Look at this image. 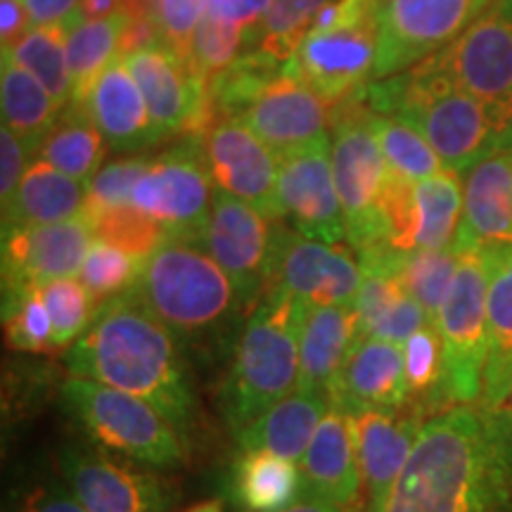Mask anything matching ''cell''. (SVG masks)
Returning a JSON list of instances; mask_svg holds the SVG:
<instances>
[{"label": "cell", "mask_w": 512, "mask_h": 512, "mask_svg": "<svg viewBox=\"0 0 512 512\" xmlns=\"http://www.w3.org/2000/svg\"><path fill=\"white\" fill-rule=\"evenodd\" d=\"M384 512H512V413L460 403L422 425Z\"/></svg>", "instance_id": "6da1fadb"}, {"label": "cell", "mask_w": 512, "mask_h": 512, "mask_svg": "<svg viewBox=\"0 0 512 512\" xmlns=\"http://www.w3.org/2000/svg\"><path fill=\"white\" fill-rule=\"evenodd\" d=\"M64 363L76 377L107 384L157 408L176 432L190 430L195 394L176 344V332L133 290L102 304Z\"/></svg>", "instance_id": "7a4b0ae2"}, {"label": "cell", "mask_w": 512, "mask_h": 512, "mask_svg": "<svg viewBox=\"0 0 512 512\" xmlns=\"http://www.w3.org/2000/svg\"><path fill=\"white\" fill-rule=\"evenodd\" d=\"M363 93L375 114L418 128L453 174H467L494 152L510 150L508 131L496 112L425 62L406 74L377 81Z\"/></svg>", "instance_id": "3957f363"}, {"label": "cell", "mask_w": 512, "mask_h": 512, "mask_svg": "<svg viewBox=\"0 0 512 512\" xmlns=\"http://www.w3.org/2000/svg\"><path fill=\"white\" fill-rule=\"evenodd\" d=\"M304 313L283 290H268L252 309L221 387V411L235 437L299 387Z\"/></svg>", "instance_id": "277c9868"}, {"label": "cell", "mask_w": 512, "mask_h": 512, "mask_svg": "<svg viewBox=\"0 0 512 512\" xmlns=\"http://www.w3.org/2000/svg\"><path fill=\"white\" fill-rule=\"evenodd\" d=\"M133 294L176 335L207 330L238 302L226 271L200 245L169 240L140 268Z\"/></svg>", "instance_id": "5b68a950"}, {"label": "cell", "mask_w": 512, "mask_h": 512, "mask_svg": "<svg viewBox=\"0 0 512 512\" xmlns=\"http://www.w3.org/2000/svg\"><path fill=\"white\" fill-rule=\"evenodd\" d=\"M380 0H332L299 43L290 67L325 105L351 98L373 76Z\"/></svg>", "instance_id": "8992f818"}, {"label": "cell", "mask_w": 512, "mask_h": 512, "mask_svg": "<svg viewBox=\"0 0 512 512\" xmlns=\"http://www.w3.org/2000/svg\"><path fill=\"white\" fill-rule=\"evenodd\" d=\"M62 401L93 441L147 467H176L185 451L181 434L157 408L107 384L69 377Z\"/></svg>", "instance_id": "52a82bcc"}, {"label": "cell", "mask_w": 512, "mask_h": 512, "mask_svg": "<svg viewBox=\"0 0 512 512\" xmlns=\"http://www.w3.org/2000/svg\"><path fill=\"white\" fill-rule=\"evenodd\" d=\"M373 110L347 98L339 102L332 131V174L347 226V242L358 252L389 247L384 197L389 171L370 124Z\"/></svg>", "instance_id": "ba28073f"}, {"label": "cell", "mask_w": 512, "mask_h": 512, "mask_svg": "<svg viewBox=\"0 0 512 512\" xmlns=\"http://www.w3.org/2000/svg\"><path fill=\"white\" fill-rule=\"evenodd\" d=\"M486 294L489 261L482 247L470 249L460 254L456 278L434 323L444 349V399L448 408L482 401L489 354Z\"/></svg>", "instance_id": "9c48e42d"}, {"label": "cell", "mask_w": 512, "mask_h": 512, "mask_svg": "<svg viewBox=\"0 0 512 512\" xmlns=\"http://www.w3.org/2000/svg\"><path fill=\"white\" fill-rule=\"evenodd\" d=\"M425 64L489 105L512 147V0H494L451 46L427 57Z\"/></svg>", "instance_id": "30bf717a"}, {"label": "cell", "mask_w": 512, "mask_h": 512, "mask_svg": "<svg viewBox=\"0 0 512 512\" xmlns=\"http://www.w3.org/2000/svg\"><path fill=\"white\" fill-rule=\"evenodd\" d=\"M494 0H380L373 79L399 76L451 46Z\"/></svg>", "instance_id": "8fae6325"}, {"label": "cell", "mask_w": 512, "mask_h": 512, "mask_svg": "<svg viewBox=\"0 0 512 512\" xmlns=\"http://www.w3.org/2000/svg\"><path fill=\"white\" fill-rule=\"evenodd\" d=\"M211 188L204 145L192 138L152 159L133 190L131 207L162 223L171 240L197 245L211 216Z\"/></svg>", "instance_id": "7c38bea8"}, {"label": "cell", "mask_w": 512, "mask_h": 512, "mask_svg": "<svg viewBox=\"0 0 512 512\" xmlns=\"http://www.w3.org/2000/svg\"><path fill=\"white\" fill-rule=\"evenodd\" d=\"M361 283V264L342 242L328 245L275 223L266 292L283 290L304 306H354Z\"/></svg>", "instance_id": "4fadbf2b"}, {"label": "cell", "mask_w": 512, "mask_h": 512, "mask_svg": "<svg viewBox=\"0 0 512 512\" xmlns=\"http://www.w3.org/2000/svg\"><path fill=\"white\" fill-rule=\"evenodd\" d=\"M275 219H268L252 204L214 190L211 216L200 245L219 264L238 294V304H259L268 285L273 259Z\"/></svg>", "instance_id": "5bb4252c"}, {"label": "cell", "mask_w": 512, "mask_h": 512, "mask_svg": "<svg viewBox=\"0 0 512 512\" xmlns=\"http://www.w3.org/2000/svg\"><path fill=\"white\" fill-rule=\"evenodd\" d=\"M204 157L214 190L252 204L268 219L283 221L278 202L280 159L240 119H219L207 128Z\"/></svg>", "instance_id": "9a60e30c"}, {"label": "cell", "mask_w": 512, "mask_h": 512, "mask_svg": "<svg viewBox=\"0 0 512 512\" xmlns=\"http://www.w3.org/2000/svg\"><path fill=\"white\" fill-rule=\"evenodd\" d=\"M124 62L143 93L159 138L204 131L211 121L207 83L192 72L185 57L166 43H157L124 55Z\"/></svg>", "instance_id": "2e32d148"}, {"label": "cell", "mask_w": 512, "mask_h": 512, "mask_svg": "<svg viewBox=\"0 0 512 512\" xmlns=\"http://www.w3.org/2000/svg\"><path fill=\"white\" fill-rule=\"evenodd\" d=\"M280 159L278 202L283 219L304 238L339 245L347 240L344 211L332 174L330 138Z\"/></svg>", "instance_id": "e0dca14e"}, {"label": "cell", "mask_w": 512, "mask_h": 512, "mask_svg": "<svg viewBox=\"0 0 512 512\" xmlns=\"http://www.w3.org/2000/svg\"><path fill=\"white\" fill-rule=\"evenodd\" d=\"M95 240L91 219L12 230L3 235V297L60 278H76Z\"/></svg>", "instance_id": "ac0fdd59"}, {"label": "cell", "mask_w": 512, "mask_h": 512, "mask_svg": "<svg viewBox=\"0 0 512 512\" xmlns=\"http://www.w3.org/2000/svg\"><path fill=\"white\" fill-rule=\"evenodd\" d=\"M238 119L278 157L330 138L328 105L299 79L290 62L254 95Z\"/></svg>", "instance_id": "d6986e66"}, {"label": "cell", "mask_w": 512, "mask_h": 512, "mask_svg": "<svg viewBox=\"0 0 512 512\" xmlns=\"http://www.w3.org/2000/svg\"><path fill=\"white\" fill-rule=\"evenodd\" d=\"M60 470L88 512H169L174 494L164 479L93 451L62 453Z\"/></svg>", "instance_id": "ffe728a7"}, {"label": "cell", "mask_w": 512, "mask_h": 512, "mask_svg": "<svg viewBox=\"0 0 512 512\" xmlns=\"http://www.w3.org/2000/svg\"><path fill=\"white\" fill-rule=\"evenodd\" d=\"M349 415L354 422L356 453L363 489L368 496V512H384L396 479L420 437L422 425L430 418L413 403L392 408V411L368 408V411Z\"/></svg>", "instance_id": "44dd1931"}, {"label": "cell", "mask_w": 512, "mask_h": 512, "mask_svg": "<svg viewBox=\"0 0 512 512\" xmlns=\"http://www.w3.org/2000/svg\"><path fill=\"white\" fill-rule=\"evenodd\" d=\"M512 245V147L472 166L463 183V216L453 240L458 254L484 245Z\"/></svg>", "instance_id": "7402d4cb"}, {"label": "cell", "mask_w": 512, "mask_h": 512, "mask_svg": "<svg viewBox=\"0 0 512 512\" xmlns=\"http://www.w3.org/2000/svg\"><path fill=\"white\" fill-rule=\"evenodd\" d=\"M330 403L347 413L368 411V408L392 411L406 406L403 344L377 337L356 342L332 387Z\"/></svg>", "instance_id": "603a6c76"}, {"label": "cell", "mask_w": 512, "mask_h": 512, "mask_svg": "<svg viewBox=\"0 0 512 512\" xmlns=\"http://www.w3.org/2000/svg\"><path fill=\"white\" fill-rule=\"evenodd\" d=\"M306 489L330 498L344 510L354 508L363 489L358 465L356 437L351 415L339 406H330L313 434L304 458L299 460Z\"/></svg>", "instance_id": "cb8c5ba5"}, {"label": "cell", "mask_w": 512, "mask_h": 512, "mask_svg": "<svg viewBox=\"0 0 512 512\" xmlns=\"http://www.w3.org/2000/svg\"><path fill=\"white\" fill-rule=\"evenodd\" d=\"M83 110L91 114L107 143L117 150H143L162 140L124 57H117L100 74Z\"/></svg>", "instance_id": "d4e9b609"}, {"label": "cell", "mask_w": 512, "mask_h": 512, "mask_svg": "<svg viewBox=\"0 0 512 512\" xmlns=\"http://www.w3.org/2000/svg\"><path fill=\"white\" fill-rule=\"evenodd\" d=\"M358 339L354 306H306L299 339V387L328 394Z\"/></svg>", "instance_id": "484cf974"}, {"label": "cell", "mask_w": 512, "mask_h": 512, "mask_svg": "<svg viewBox=\"0 0 512 512\" xmlns=\"http://www.w3.org/2000/svg\"><path fill=\"white\" fill-rule=\"evenodd\" d=\"M482 249L489 261V354L482 401L489 406H503L512 389V245L496 242Z\"/></svg>", "instance_id": "4316f807"}, {"label": "cell", "mask_w": 512, "mask_h": 512, "mask_svg": "<svg viewBox=\"0 0 512 512\" xmlns=\"http://www.w3.org/2000/svg\"><path fill=\"white\" fill-rule=\"evenodd\" d=\"M330 406L328 394L294 389L235 439L242 451H268L299 463Z\"/></svg>", "instance_id": "83f0119b"}, {"label": "cell", "mask_w": 512, "mask_h": 512, "mask_svg": "<svg viewBox=\"0 0 512 512\" xmlns=\"http://www.w3.org/2000/svg\"><path fill=\"white\" fill-rule=\"evenodd\" d=\"M86 185L36 159L8 204H3V235L12 230L53 226L83 214Z\"/></svg>", "instance_id": "f1b7e54d"}, {"label": "cell", "mask_w": 512, "mask_h": 512, "mask_svg": "<svg viewBox=\"0 0 512 512\" xmlns=\"http://www.w3.org/2000/svg\"><path fill=\"white\" fill-rule=\"evenodd\" d=\"M128 22H131L128 5L107 17H81L76 10L67 19V60L72 72L74 107H83L100 74L121 57V41Z\"/></svg>", "instance_id": "f546056e"}, {"label": "cell", "mask_w": 512, "mask_h": 512, "mask_svg": "<svg viewBox=\"0 0 512 512\" xmlns=\"http://www.w3.org/2000/svg\"><path fill=\"white\" fill-rule=\"evenodd\" d=\"M299 463L268 451H242L233 465V494L247 512H283L302 496Z\"/></svg>", "instance_id": "4dcf8cb0"}, {"label": "cell", "mask_w": 512, "mask_h": 512, "mask_svg": "<svg viewBox=\"0 0 512 512\" xmlns=\"http://www.w3.org/2000/svg\"><path fill=\"white\" fill-rule=\"evenodd\" d=\"M105 136L83 107L69 105L38 147V159L53 164L64 176L83 185L93 181L105 157Z\"/></svg>", "instance_id": "1f68e13d"}, {"label": "cell", "mask_w": 512, "mask_h": 512, "mask_svg": "<svg viewBox=\"0 0 512 512\" xmlns=\"http://www.w3.org/2000/svg\"><path fill=\"white\" fill-rule=\"evenodd\" d=\"M463 216L460 174L441 171L413 185V245L418 249H448L456 240Z\"/></svg>", "instance_id": "d6a6232c"}, {"label": "cell", "mask_w": 512, "mask_h": 512, "mask_svg": "<svg viewBox=\"0 0 512 512\" xmlns=\"http://www.w3.org/2000/svg\"><path fill=\"white\" fill-rule=\"evenodd\" d=\"M0 105L3 126L36 143H43L62 112L48 88L5 53L0 60Z\"/></svg>", "instance_id": "836d02e7"}, {"label": "cell", "mask_w": 512, "mask_h": 512, "mask_svg": "<svg viewBox=\"0 0 512 512\" xmlns=\"http://www.w3.org/2000/svg\"><path fill=\"white\" fill-rule=\"evenodd\" d=\"M3 53L10 55L29 74H34L62 110L72 105L74 86L67 60V22L34 27L27 36L19 38L15 46L3 48Z\"/></svg>", "instance_id": "e575fe53"}, {"label": "cell", "mask_w": 512, "mask_h": 512, "mask_svg": "<svg viewBox=\"0 0 512 512\" xmlns=\"http://www.w3.org/2000/svg\"><path fill=\"white\" fill-rule=\"evenodd\" d=\"M403 375L408 403L418 406L427 418L448 411L444 399V349L434 325H425L403 344Z\"/></svg>", "instance_id": "d590c367"}, {"label": "cell", "mask_w": 512, "mask_h": 512, "mask_svg": "<svg viewBox=\"0 0 512 512\" xmlns=\"http://www.w3.org/2000/svg\"><path fill=\"white\" fill-rule=\"evenodd\" d=\"M332 0H273L259 29L245 38L247 50H261L287 64L309 34L320 10Z\"/></svg>", "instance_id": "8d00e7d4"}, {"label": "cell", "mask_w": 512, "mask_h": 512, "mask_svg": "<svg viewBox=\"0 0 512 512\" xmlns=\"http://www.w3.org/2000/svg\"><path fill=\"white\" fill-rule=\"evenodd\" d=\"M370 124H373V133L382 150L384 162L396 176L418 183L446 171L437 152L432 150V145L427 143L425 136L415 126L375 112L370 117Z\"/></svg>", "instance_id": "74e56055"}, {"label": "cell", "mask_w": 512, "mask_h": 512, "mask_svg": "<svg viewBox=\"0 0 512 512\" xmlns=\"http://www.w3.org/2000/svg\"><path fill=\"white\" fill-rule=\"evenodd\" d=\"M460 254L448 249H418L406 252L401 259L399 280L411 297L427 311L432 323H437L439 309L444 304L453 278H456Z\"/></svg>", "instance_id": "f35d334b"}, {"label": "cell", "mask_w": 512, "mask_h": 512, "mask_svg": "<svg viewBox=\"0 0 512 512\" xmlns=\"http://www.w3.org/2000/svg\"><path fill=\"white\" fill-rule=\"evenodd\" d=\"M88 216V214H86ZM91 219L95 240H105L110 245L124 249L138 261L150 259L164 242L171 240L162 223L138 211L136 207L105 209L88 216Z\"/></svg>", "instance_id": "ab89813d"}, {"label": "cell", "mask_w": 512, "mask_h": 512, "mask_svg": "<svg viewBox=\"0 0 512 512\" xmlns=\"http://www.w3.org/2000/svg\"><path fill=\"white\" fill-rule=\"evenodd\" d=\"M41 299L46 304L50 323H53L55 351L72 347L98 311L88 287L81 278H60L41 287Z\"/></svg>", "instance_id": "60d3db41"}, {"label": "cell", "mask_w": 512, "mask_h": 512, "mask_svg": "<svg viewBox=\"0 0 512 512\" xmlns=\"http://www.w3.org/2000/svg\"><path fill=\"white\" fill-rule=\"evenodd\" d=\"M3 323L8 344L27 354H50L55 351L53 323L41 299V287L5 294L3 297Z\"/></svg>", "instance_id": "b9f144b4"}, {"label": "cell", "mask_w": 512, "mask_h": 512, "mask_svg": "<svg viewBox=\"0 0 512 512\" xmlns=\"http://www.w3.org/2000/svg\"><path fill=\"white\" fill-rule=\"evenodd\" d=\"M140 268H143V261H138L136 256L105 240H93L79 278L91 292L95 306L100 309L102 304H107L110 299L119 297L121 292L131 290L136 285Z\"/></svg>", "instance_id": "7bdbcfd3"}, {"label": "cell", "mask_w": 512, "mask_h": 512, "mask_svg": "<svg viewBox=\"0 0 512 512\" xmlns=\"http://www.w3.org/2000/svg\"><path fill=\"white\" fill-rule=\"evenodd\" d=\"M242 46H245V31L223 22V19H216L211 12H204L200 27L192 36L188 57L192 72L204 83H209L228 64L238 60Z\"/></svg>", "instance_id": "ee69618b"}, {"label": "cell", "mask_w": 512, "mask_h": 512, "mask_svg": "<svg viewBox=\"0 0 512 512\" xmlns=\"http://www.w3.org/2000/svg\"><path fill=\"white\" fill-rule=\"evenodd\" d=\"M150 162L152 159L147 157H126L100 169L93 176V181L86 185V209H83V214L91 216L105 209L131 207L133 190H136L140 178L145 176Z\"/></svg>", "instance_id": "f6af8a7d"}, {"label": "cell", "mask_w": 512, "mask_h": 512, "mask_svg": "<svg viewBox=\"0 0 512 512\" xmlns=\"http://www.w3.org/2000/svg\"><path fill=\"white\" fill-rule=\"evenodd\" d=\"M207 5L209 0H152V17L162 41L185 60L190 57L192 36L200 27Z\"/></svg>", "instance_id": "bcb514c9"}, {"label": "cell", "mask_w": 512, "mask_h": 512, "mask_svg": "<svg viewBox=\"0 0 512 512\" xmlns=\"http://www.w3.org/2000/svg\"><path fill=\"white\" fill-rule=\"evenodd\" d=\"M38 147L41 143L36 140L19 136L8 126L0 128V202L3 204L12 200L27 169L34 164L31 157L38 155Z\"/></svg>", "instance_id": "7dc6e473"}, {"label": "cell", "mask_w": 512, "mask_h": 512, "mask_svg": "<svg viewBox=\"0 0 512 512\" xmlns=\"http://www.w3.org/2000/svg\"><path fill=\"white\" fill-rule=\"evenodd\" d=\"M271 3L273 0H209L207 12H211L216 19H223V22L242 29L247 38L264 22Z\"/></svg>", "instance_id": "c3c4849f"}, {"label": "cell", "mask_w": 512, "mask_h": 512, "mask_svg": "<svg viewBox=\"0 0 512 512\" xmlns=\"http://www.w3.org/2000/svg\"><path fill=\"white\" fill-rule=\"evenodd\" d=\"M17 512H88L79 503V498L72 494L69 486L62 484H46L38 486L24 498Z\"/></svg>", "instance_id": "681fc988"}, {"label": "cell", "mask_w": 512, "mask_h": 512, "mask_svg": "<svg viewBox=\"0 0 512 512\" xmlns=\"http://www.w3.org/2000/svg\"><path fill=\"white\" fill-rule=\"evenodd\" d=\"M34 29L29 12L19 0H0V43L3 48L15 46L19 38H24Z\"/></svg>", "instance_id": "f907efd6"}, {"label": "cell", "mask_w": 512, "mask_h": 512, "mask_svg": "<svg viewBox=\"0 0 512 512\" xmlns=\"http://www.w3.org/2000/svg\"><path fill=\"white\" fill-rule=\"evenodd\" d=\"M29 12L34 27L62 24L79 10L81 0H19Z\"/></svg>", "instance_id": "816d5d0a"}, {"label": "cell", "mask_w": 512, "mask_h": 512, "mask_svg": "<svg viewBox=\"0 0 512 512\" xmlns=\"http://www.w3.org/2000/svg\"><path fill=\"white\" fill-rule=\"evenodd\" d=\"M283 512H347V510H344L342 505L332 503L330 498L320 496V494H316V491L306 489L304 486L302 496H299L292 505H287Z\"/></svg>", "instance_id": "f5cc1de1"}, {"label": "cell", "mask_w": 512, "mask_h": 512, "mask_svg": "<svg viewBox=\"0 0 512 512\" xmlns=\"http://www.w3.org/2000/svg\"><path fill=\"white\" fill-rule=\"evenodd\" d=\"M126 0H81L79 15L81 17H107L121 10Z\"/></svg>", "instance_id": "db71d44e"}, {"label": "cell", "mask_w": 512, "mask_h": 512, "mask_svg": "<svg viewBox=\"0 0 512 512\" xmlns=\"http://www.w3.org/2000/svg\"><path fill=\"white\" fill-rule=\"evenodd\" d=\"M126 5L131 10H140V12H150L152 15V0H126Z\"/></svg>", "instance_id": "11a10c76"}, {"label": "cell", "mask_w": 512, "mask_h": 512, "mask_svg": "<svg viewBox=\"0 0 512 512\" xmlns=\"http://www.w3.org/2000/svg\"><path fill=\"white\" fill-rule=\"evenodd\" d=\"M188 512H221V503L219 501H207V503L195 505V508H190Z\"/></svg>", "instance_id": "9f6ffc18"}, {"label": "cell", "mask_w": 512, "mask_h": 512, "mask_svg": "<svg viewBox=\"0 0 512 512\" xmlns=\"http://www.w3.org/2000/svg\"><path fill=\"white\" fill-rule=\"evenodd\" d=\"M505 408H508V411L512 413V389H510V394H508V399H505V403H503Z\"/></svg>", "instance_id": "6f0895ef"}]
</instances>
